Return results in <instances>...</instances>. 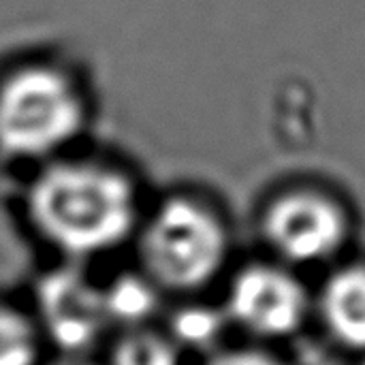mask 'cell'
<instances>
[{
  "label": "cell",
  "mask_w": 365,
  "mask_h": 365,
  "mask_svg": "<svg viewBox=\"0 0 365 365\" xmlns=\"http://www.w3.org/2000/svg\"><path fill=\"white\" fill-rule=\"evenodd\" d=\"M143 250L156 278L175 289H190L210 280L220 267L225 233L205 207L173 199L152 216Z\"/></svg>",
  "instance_id": "cell-3"
},
{
  "label": "cell",
  "mask_w": 365,
  "mask_h": 365,
  "mask_svg": "<svg viewBox=\"0 0 365 365\" xmlns=\"http://www.w3.org/2000/svg\"><path fill=\"white\" fill-rule=\"evenodd\" d=\"M103 297H105L107 317L128 321V323L143 321L154 310V304H156L154 291L135 278L118 280L107 293H103Z\"/></svg>",
  "instance_id": "cell-8"
},
{
  "label": "cell",
  "mask_w": 365,
  "mask_h": 365,
  "mask_svg": "<svg viewBox=\"0 0 365 365\" xmlns=\"http://www.w3.org/2000/svg\"><path fill=\"white\" fill-rule=\"evenodd\" d=\"M272 244L293 261H317L344 237L342 210L323 192L299 188L272 203L265 218Z\"/></svg>",
  "instance_id": "cell-4"
},
{
  "label": "cell",
  "mask_w": 365,
  "mask_h": 365,
  "mask_svg": "<svg viewBox=\"0 0 365 365\" xmlns=\"http://www.w3.org/2000/svg\"><path fill=\"white\" fill-rule=\"evenodd\" d=\"M323 310L334 334L357 349H365V269L338 274L325 291Z\"/></svg>",
  "instance_id": "cell-7"
},
{
  "label": "cell",
  "mask_w": 365,
  "mask_h": 365,
  "mask_svg": "<svg viewBox=\"0 0 365 365\" xmlns=\"http://www.w3.org/2000/svg\"><path fill=\"white\" fill-rule=\"evenodd\" d=\"M113 365H178V357L169 342L143 334L118 346Z\"/></svg>",
  "instance_id": "cell-10"
},
{
  "label": "cell",
  "mask_w": 365,
  "mask_h": 365,
  "mask_svg": "<svg viewBox=\"0 0 365 365\" xmlns=\"http://www.w3.org/2000/svg\"><path fill=\"white\" fill-rule=\"evenodd\" d=\"M210 365H276L272 359H267L265 355H257V353H231L225 355L220 359H214Z\"/></svg>",
  "instance_id": "cell-12"
},
{
  "label": "cell",
  "mask_w": 365,
  "mask_h": 365,
  "mask_svg": "<svg viewBox=\"0 0 365 365\" xmlns=\"http://www.w3.org/2000/svg\"><path fill=\"white\" fill-rule=\"evenodd\" d=\"M220 321L210 310H186L175 321V334L188 344H207L216 338Z\"/></svg>",
  "instance_id": "cell-11"
},
{
  "label": "cell",
  "mask_w": 365,
  "mask_h": 365,
  "mask_svg": "<svg viewBox=\"0 0 365 365\" xmlns=\"http://www.w3.org/2000/svg\"><path fill=\"white\" fill-rule=\"evenodd\" d=\"M30 214L38 231L62 250L94 255L126 237L135 220V197L115 171L64 163L36 178Z\"/></svg>",
  "instance_id": "cell-1"
},
{
  "label": "cell",
  "mask_w": 365,
  "mask_h": 365,
  "mask_svg": "<svg viewBox=\"0 0 365 365\" xmlns=\"http://www.w3.org/2000/svg\"><path fill=\"white\" fill-rule=\"evenodd\" d=\"M34 338L24 319L0 310V365H32Z\"/></svg>",
  "instance_id": "cell-9"
},
{
  "label": "cell",
  "mask_w": 365,
  "mask_h": 365,
  "mask_svg": "<svg viewBox=\"0 0 365 365\" xmlns=\"http://www.w3.org/2000/svg\"><path fill=\"white\" fill-rule=\"evenodd\" d=\"M41 310L53 340L68 349L88 344L107 317L103 293L73 272L47 278L41 287Z\"/></svg>",
  "instance_id": "cell-6"
},
{
  "label": "cell",
  "mask_w": 365,
  "mask_h": 365,
  "mask_svg": "<svg viewBox=\"0 0 365 365\" xmlns=\"http://www.w3.org/2000/svg\"><path fill=\"white\" fill-rule=\"evenodd\" d=\"M229 306L244 327L263 336H280L297 327L304 295L287 274L272 267H250L233 282Z\"/></svg>",
  "instance_id": "cell-5"
},
{
  "label": "cell",
  "mask_w": 365,
  "mask_h": 365,
  "mask_svg": "<svg viewBox=\"0 0 365 365\" xmlns=\"http://www.w3.org/2000/svg\"><path fill=\"white\" fill-rule=\"evenodd\" d=\"M81 103L56 71L24 68L0 86V148L41 156L64 145L81 124Z\"/></svg>",
  "instance_id": "cell-2"
}]
</instances>
